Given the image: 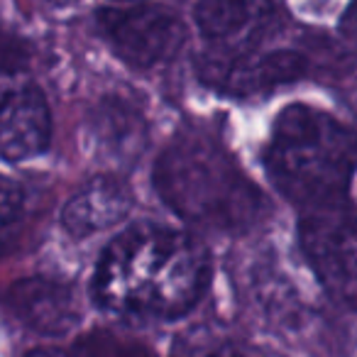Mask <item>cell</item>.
I'll list each match as a JSON object with an SVG mask.
<instances>
[{
	"label": "cell",
	"mask_w": 357,
	"mask_h": 357,
	"mask_svg": "<svg viewBox=\"0 0 357 357\" xmlns=\"http://www.w3.org/2000/svg\"><path fill=\"white\" fill-rule=\"evenodd\" d=\"M211 274V252L196 235L137 223L105 245L91 291L105 313L123 321H174L201 301Z\"/></svg>",
	"instance_id": "1"
},
{
	"label": "cell",
	"mask_w": 357,
	"mask_h": 357,
	"mask_svg": "<svg viewBox=\"0 0 357 357\" xmlns=\"http://www.w3.org/2000/svg\"><path fill=\"white\" fill-rule=\"evenodd\" d=\"M154 189L186 223L211 233H240L269 211L252 178L220 144L199 135L178 137L154 164Z\"/></svg>",
	"instance_id": "2"
},
{
	"label": "cell",
	"mask_w": 357,
	"mask_h": 357,
	"mask_svg": "<svg viewBox=\"0 0 357 357\" xmlns=\"http://www.w3.org/2000/svg\"><path fill=\"white\" fill-rule=\"evenodd\" d=\"M264 167L298 208L340 199L357 174V130L311 105H289L274 123Z\"/></svg>",
	"instance_id": "3"
},
{
	"label": "cell",
	"mask_w": 357,
	"mask_h": 357,
	"mask_svg": "<svg viewBox=\"0 0 357 357\" xmlns=\"http://www.w3.org/2000/svg\"><path fill=\"white\" fill-rule=\"evenodd\" d=\"M298 243L328 296L357 308V208L347 196L301 208Z\"/></svg>",
	"instance_id": "4"
},
{
	"label": "cell",
	"mask_w": 357,
	"mask_h": 357,
	"mask_svg": "<svg viewBox=\"0 0 357 357\" xmlns=\"http://www.w3.org/2000/svg\"><path fill=\"white\" fill-rule=\"evenodd\" d=\"M98 27L115 54L130 66L149 69L178 54L186 42V25L164 6L103 8Z\"/></svg>",
	"instance_id": "5"
},
{
	"label": "cell",
	"mask_w": 357,
	"mask_h": 357,
	"mask_svg": "<svg viewBox=\"0 0 357 357\" xmlns=\"http://www.w3.org/2000/svg\"><path fill=\"white\" fill-rule=\"evenodd\" d=\"M52 113L22 69H0V159L25 162L50 147Z\"/></svg>",
	"instance_id": "6"
},
{
	"label": "cell",
	"mask_w": 357,
	"mask_h": 357,
	"mask_svg": "<svg viewBox=\"0 0 357 357\" xmlns=\"http://www.w3.org/2000/svg\"><path fill=\"white\" fill-rule=\"evenodd\" d=\"M306 74V59L291 50H250L240 54L206 52L199 59V76L204 84L235 98L269 93L277 86L291 84Z\"/></svg>",
	"instance_id": "7"
},
{
	"label": "cell",
	"mask_w": 357,
	"mask_h": 357,
	"mask_svg": "<svg viewBox=\"0 0 357 357\" xmlns=\"http://www.w3.org/2000/svg\"><path fill=\"white\" fill-rule=\"evenodd\" d=\"M196 25L211 50L223 54L259 50L279 27L274 0H199Z\"/></svg>",
	"instance_id": "8"
},
{
	"label": "cell",
	"mask_w": 357,
	"mask_h": 357,
	"mask_svg": "<svg viewBox=\"0 0 357 357\" xmlns=\"http://www.w3.org/2000/svg\"><path fill=\"white\" fill-rule=\"evenodd\" d=\"M6 303L30 331L47 337L71 333L81 321L79 298L69 284L47 277H27L6 294Z\"/></svg>",
	"instance_id": "9"
},
{
	"label": "cell",
	"mask_w": 357,
	"mask_h": 357,
	"mask_svg": "<svg viewBox=\"0 0 357 357\" xmlns=\"http://www.w3.org/2000/svg\"><path fill=\"white\" fill-rule=\"evenodd\" d=\"M132 204L135 196L125 181L115 176H96L66 201L61 225L71 238L84 240L125 220Z\"/></svg>",
	"instance_id": "10"
},
{
	"label": "cell",
	"mask_w": 357,
	"mask_h": 357,
	"mask_svg": "<svg viewBox=\"0 0 357 357\" xmlns=\"http://www.w3.org/2000/svg\"><path fill=\"white\" fill-rule=\"evenodd\" d=\"M93 137L108 154L118 159H137L147 144V125L137 108L125 100L110 98L93 113Z\"/></svg>",
	"instance_id": "11"
},
{
	"label": "cell",
	"mask_w": 357,
	"mask_h": 357,
	"mask_svg": "<svg viewBox=\"0 0 357 357\" xmlns=\"http://www.w3.org/2000/svg\"><path fill=\"white\" fill-rule=\"evenodd\" d=\"M27 201L17 181L0 174V257L15 248L25 225Z\"/></svg>",
	"instance_id": "12"
},
{
	"label": "cell",
	"mask_w": 357,
	"mask_h": 357,
	"mask_svg": "<svg viewBox=\"0 0 357 357\" xmlns=\"http://www.w3.org/2000/svg\"><path fill=\"white\" fill-rule=\"evenodd\" d=\"M32 50L25 40L0 30V69H25Z\"/></svg>",
	"instance_id": "13"
},
{
	"label": "cell",
	"mask_w": 357,
	"mask_h": 357,
	"mask_svg": "<svg viewBox=\"0 0 357 357\" xmlns=\"http://www.w3.org/2000/svg\"><path fill=\"white\" fill-rule=\"evenodd\" d=\"M340 32H342V37L350 42V47L357 50V0H352L350 6H347V10L342 13Z\"/></svg>",
	"instance_id": "14"
},
{
	"label": "cell",
	"mask_w": 357,
	"mask_h": 357,
	"mask_svg": "<svg viewBox=\"0 0 357 357\" xmlns=\"http://www.w3.org/2000/svg\"><path fill=\"white\" fill-rule=\"evenodd\" d=\"M52 3H56V6H69V3H76V0H52Z\"/></svg>",
	"instance_id": "15"
}]
</instances>
